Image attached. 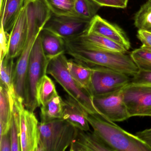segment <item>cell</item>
Wrapping results in <instances>:
<instances>
[{
  "mask_svg": "<svg viewBox=\"0 0 151 151\" xmlns=\"http://www.w3.org/2000/svg\"><path fill=\"white\" fill-rule=\"evenodd\" d=\"M100 8L92 0H76L74 16L91 22Z\"/></svg>",
  "mask_w": 151,
  "mask_h": 151,
  "instance_id": "24",
  "label": "cell"
},
{
  "mask_svg": "<svg viewBox=\"0 0 151 151\" xmlns=\"http://www.w3.org/2000/svg\"><path fill=\"white\" fill-rule=\"evenodd\" d=\"M122 91L130 117L151 116V85L130 83Z\"/></svg>",
  "mask_w": 151,
  "mask_h": 151,
  "instance_id": "7",
  "label": "cell"
},
{
  "mask_svg": "<svg viewBox=\"0 0 151 151\" xmlns=\"http://www.w3.org/2000/svg\"><path fill=\"white\" fill-rule=\"evenodd\" d=\"M58 93L53 81L47 75L40 79L37 85V99L39 107L44 106Z\"/></svg>",
  "mask_w": 151,
  "mask_h": 151,
  "instance_id": "23",
  "label": "cell"
},
{
  "mask_svg": "<svg viewBox=\"0 0 151 151\" xmlns=\"http://www.w3.org/2000/svg\"><path fill=\"white\" fill-rule=\"evenodd\" d=\"M137 36L143 45L151 47V32L138 30Z\"/></svg>",
  "mask_w": 151,
  "mask_h": 151,
  "instance_id": "32",
  "label": "cell"
},
{
  "mask_svg": "<svg viewBox=\"0 0 151 151\" xmlns=\"http://www.w3.org/2000/svg\"><path fill=\"white\" fill-rule=\"evenodd\" d=\"M131 83L151 85V71H139L132 77Z\"/></svg>",
  "mask_w": 151,
  "mask_h": 151,
  "instance_id": "31",
  "label": "cell"
},
{
  "mask_svg": "<svg viewBox=\"0 0 151 151\" xmlns=\"http://www.w3.org/2000/svg\"><path fill=\"white\" fill-rule=\"evenodd\" d=\"M40 37L45 54L50 60L66 54L65 40L61 37L45 29L41 31Z\"/></svg>",
  "mask_w": 151,
  "mask_h": 151,
  "instance_id": "17",
  "label": "cell"
},
{
  "mask_svg": "<svg viewBox=\"0 0 151 151\" xmlns=\"http://www.w3.org/2000/svg\"><path fill=\"white\" fill-rule=\"evenodd\" d=\"M130 55L139 70L151 71V51L141 47L132 52Z\"/></svg>",
  "mask_w": 151,
  "mask_h": 151,
  "instance_id": "27",
  "label": "cell"
},
{
  "mask_svg": "<svg viewBox=\"0 0 151 151\" xmlns=\"http://www.w3.org/2000/svg\"><path fill=\"white\" fill-rule=\"evenodd\" d=\"M101 7H109L118 9L127 7L129 0H92Z\"/></svg>",
  "mask_w": 151,
  "mask_h": 151,
  "instance_id": "30",
  "label": "cell"
},
{
  "mask_svg": "<svg viewBox=\"0 0 151 151\" xmlns=\"http://www.w3.org/2000/svg\"><path fill=\"white\" fill-rule=\"evenodd\" d=\"M68 70L72 77L92 97V70L91 67L83 65L72 59L68 60Z\"/></svg>",
  "mask_w": 151,
  "mask_h": 151,
  "instance_id": "19",
  "label": "cell"
},
{
  "mask_svg": "<svg viewBox=\"0 0 151 151\" xmlns=\"http://www.w3.org/2000/svg\"><path fill=\"white\" fill-rule=\"evenodd\" d=\"M0 151H12L9 132L0 137Z\"/></svg>",
  "mask_w": 151,
  "mask_h": 151,
  "instance_id": "33",
  "label": "cell"
},
{
  "mask_svg": "<svg viewBox=\"0 0 151 151\" xmlns=\"http://www.w3.org/2000/svg\"><path fill=\"white\" fill-rule=\"evenodd\" d=\"M69 148L70 151H112L94 131L77 128Z\"/></svg>",
  "mask_w": 151,
  "mask_h": 151,
  "instance_id": "15",
  "label": "cell"
},
{
  "mask_svg": "<svg viewBox=\"0 0 151 151\" xmlns=\"http://www.w3.org/2000/svg\"><path fill=\"white\" fill-rule=\"evenodd\" d=\"M4 0H0V10H1L3 6V3Z\"/></svg>",
  "mask_w": 151,
  "mask_h": 151,
  "instance_id": "35",
  "label": "cell"
},
{
  "mask_svg": "<svg viewBox=\"0 0 151 151\" xmlns=\"http://www.w3.org/2000/svg\"><path fill=\"white\" fill-rule=\"evenodd\" d=\"M0 137L9 132L14 106V100L6 88L0 86Z\"/></svg>",
  "mask_w": 151,
  "mask_h": 151,
  "instance_id": "18",
  "label": "cell"
},
{
  "mask_svg": "<svg viewBox=\"0 0 151 151\" xmlns=\"http://www.w3.org/2000/svg\"><path fill=\"white\" fill-rule=\"evenodd\" d=\"M134 25L138 30L151 32V0H147L134 16Z\"/></svg>",
  "mask_w": 151,
  "mask_h": 151,
  "instance_id": "26",
  "label": "cell"
},
{
  "mask_svg": "<svg viewBox=\"0 0 151 151\" xmlns=\"http://www.w3.org/2000/svg\"><path fill=\"white\" fill-rule=\"evenodd\" d=\"M87 32L105 37L122 45L128 51L130 48V42L124 32L118 25L111 23L98 15L90 22Z\"/></svg>",
  "mask_w": 151,
  "mask_h": 151,
  "instance_id": "14",
  "label": "cell"
},
{
  "mask_svg": "<svg viewBox=\"0 0 151 151\" xmlns=\"http://www.w3.org/2000/svg\"><path fill=\"white\" fill-rule=\"evenodd\" d=\"M39 140L36 151H64L69 147L76 128L63 119L39 123Z\"/></svg>",
  "mask_w": 151,
  "mask_h": 151,
  "instance_id": "4",
  "label": "cell"
},
{
  "mask_svg": "<svg viewBox=\"0 0 151 151\" xmlns=\"http://www.w3.org/2000/svg\"><path fill=\"white\" fill-rule=\"evenodd\" d=\"M50 61L43 51L39 35L30 55L24 102L25 108L32 112H34L39 107L37 99V85L42 77L47 74V67Z\"/></svg>",
  "mask_w": 151,
  "mask_h": 151,
  "instance_id": "5",
  "label": "cell"
},
{
  "mask_svg": "<svg viewBox=\"0 0 151 151\" xmlns=\"http://www.w3.org/2000/svg\"><path fill=\"white\" fill-rule=\"evenodd\" d=\"M87 119L93 131L112 151H151L136 135L127 132L99 114H89Z\"/></svg>",
  "mask_w": 151,
  "mask_h": 151,
  "instance_id": "1",
  "label": "cell"
},
{
  "mask_svg": "<svg viewBox=\"0 0 151 151\" xmlns=\"http://www.w3.org/2000/svg\"><path fill=\"white\" fill-rule=\"evenodd\" d=\"M68 61L65 54L52 59L48 64L47 74L52 76L68 95L75 99L88 114H100L93 104V97L79 85L70 74L67 67Z\"/></svg>",
  "mask_w": 151,
  "mask_h": 151,
  "instance_id": "3",
  "label": "cell"
},
{
  "mask_svg": "<svg viewBox=\"0 0 151 151\" xmlns=\"http://www.w3.org/2000/svg\"><path fill=\"white\" fill-rule=\"evenodd\" d=\"M22 151H36L39 140V122L34 112L24 108L22 102H15Z\"/></svg>",
  "mask_w": 151,
  "mask_h": 151,
  "instance_id": "9",
  "label": "cell"
},
{
  "mask_svg": "<svg viewBox=\"0 0 151 151\" xmlns=\"http://www.w3.org/2000/svg\"><path fill=\"white\" fill-rule=\"evenodd\" d=\"M9 33L6 31L1 24L0 31V56L1 60L8 54L9 47Z\"/></svg>",
  "mask_w": 151,
  "mask_h": 151,
  "instance_id": "29",
  "label": "cell"
},
{
  "mask_svg": "<svg viewBox=\"0 0 151 151\" xmlns=\"http://www.w3.org/2000/svg\"><path fill=\"white\" fill-rule=\"evenodd\" d=\"M35 42L36 40L32 37L27 38L23 51L15 63L14 84L17 99L15 101L24 102L30 55Z\"/></svg>",
  "mask_w": 151,
  "mask_h": 151,
  "instance_id": "12",
  "label": "cell"
},
{
  "mask_svg": "<svg viewBox=\"0 0 151 151\" xmlns=\"http://www.w3.org/2000/svg\"><path fill=\"white\" fill-rule=\"evenodd\" d=\"M141 47H143V48H145V49H147V50H149V51H151V47L145 46L143 45L141 46Z\"/></svg>",
  "mask_w": 151,
  "mask_h": 151,
  "instance_id": "36",
  "label": "cell"
},
{
  "mask_svg": "<svg viewBox=\"0 0 151 151\" xmlns=\"http://www.w3.org/2000/svg\"><path fill=\"white\" fill-rule=\"evenodd\" d=\"M64 101L65 105L63 119L75 128L83 130H90V124L87 119L88 113L69 95H66Z\"/></svg>",
  "mask_w": 151,
  "mask_h": 151,
  "instance_id": "16",
  "label": "cell"
},
{
  "mask_svg": "<svg viewBox=\"0 0 151 151\" xmlns=\"http://www.w3.org/2000/svg\"><path fill=\"white\" fill-rule=\"evenodd\" d=\"M66 54L88 67H106L133 77L139 71L130 55L126 53L83 49L65 42Z\"/></svg>",
  "mask_w": 151,
  "mask_h": 151,
  "instance_id": "2",
  "label": "cell"
},
{
  "mask_svg": "<svg viewBox=\"0 0 151 151\" xmlns=\"http://www.w3.org/2000/svg\"><path fill=\"white\" fill-rule=\"evenodd\" d=\"M136 135L144 141L151 150V128L138 132Z\"/></svg>",
  "mask_w": 151,
  "mask_h": 151,
  "instance_id": "34",
  "label": "cell"
},
{
  "mask_svg": "<svg viewBox=\"0 0 151 151\" xmlns=\"http://www.w3.org/2000/svg\"><path fill=\"white\" fill-rule=\"evenodd\" d=\"M93 102L100 114L111 122H122L130 118L122 89L95 95Z\"/></svg>",
  "mask_w": 151,
  "mask_h": 151,
  "instance_id": "8",
  "label": "cell"
},
{
  "mask_svg": "<svg viewBox=\"0 0 151 151\" xmlns=\"http://www.w3.org/2000/svg\"><path fill=\"white\" fill-rule=\"evenodd\" d=\"M64 105V100L58 95L47 102L44 106H41L40 107V122L46 123L63 118Z\"/></svg>",
  "mask_w": 151,
  "mask_h": 151,
  "instance_id": "21",
  "label": "cell"
},
{
  "mask_svg": "<svg viewBox=\"0 0 151 151\" xmlns=\"http://www.w3.org/2000/svg\"><path fill=\"white\" fill-rule=\"evenodd\" d=\"M72 45L93 51H107L126 53L128 50L122 45L105 37L93 33L86 32L78 37L65 40Z\"/></svg>",
  "mask_w": 151,
  "mask_h": 151,
  "instance_id": "13",
  "label": "cell"
},
{
  "mask_svg": "<svg viewBox=\"0 0 151 151\" xmlns=\"http://www.w3.org/2000/svg\"><path fill=\"white\" fill-rule=\"evenodd\" d=\"M90 22L70 16L52 14L44 29L57 34L64 40L70 39L87 32Z\"/></svg>",
  "mask_w": 151,
  "mask_h": 151,
  "instance_id": "10",
  "label": "cell"
},
{
  "mask_svg": "<svg viewBox=\"0 0 151 151\" xmlns=\"http://www.w3.org/2000/svg\"><path fill=\"white\" fill-rule=\"evenodd\" d=\"M14 60L13 58L6 56L1 60L0 78L1 84L6 88L15 101L17 99L14 84V73L15 63L14 62Z\"/></svg>",
  "mask_w": 151,
  "mask_h": 151,
  "instance_id": "22",
  "label": "cell"
},
{
  "mask_svg": "<svg viewBox=\"0 0 151 151\" xmlns=\"http://www.w3.org/2000/svg\"><path fill=\"white\" fill-rule=\"evenodd\" d=\"M29 28L28 9L24 3L10 30L8 53L6 56L14 59L21 55L26 44Z\"/></svg>",
  "mask_w": 151,
  "mask_h": 151,
  "instance_id": "11",
  "label": "cell"
},
{
  "mask_svg": "<svg viewBox=\"0 0 151 151\" xmlns=\"http://www.w3.org/2000/svg\"><path fill=\"white\" fill-rule=\"evenodd\" d=\"M91 68L93 96L122 90L131 82L129 76L120 71L101 66Z\"/></svg>",
  "mask_w": 151,
  "mask_h": 151,
  "instance_id": "6",
  "label": "cell"
},
{
  "mask_svg": "<svg viewBox=\"0 0 151 151\" xmlns=\"http://www.w3.org/2000/svg\"><path fill=\"white\" fill-rule=\"evenodd\" d=\"M9 133L11 138L12 151H22L18 123V111L15 106H14L13 118Z\"/></svg>",
  "mask_w": 151,
  "mask_h": 151,
  "instance_id": "28",
  "label": "cell"
},
{
  "mask_svg": "<svg viewBox=\"0 0 151 151\" xmlns=\"http://www.w3.org/2000/svg\"><path fill=\"white\" fill-rule=\"evenodd\" d=\"M26 0H4L1 12V24L6 31H10Z\"/></svg>",
  "mask_w": 151,
  "mask_h": 151,
  "instance_id": "20",
  "label": "cell"
},
{
  "mask_svg": "<svg viewBox=\"0 0 151 151\" xmlns=\"http://www.w3.org/2000/svg\"><path fill=\"white\" fill-rule=\"evenodd\" d=\"M76 1L44 0L46 5L53 14L70 16H74V6Z\"/></svg>",
  "mask_w": 151,
  "mask_h": 151,
  "instance_id": "25",
  "label": "cell"
}]
</instances>
